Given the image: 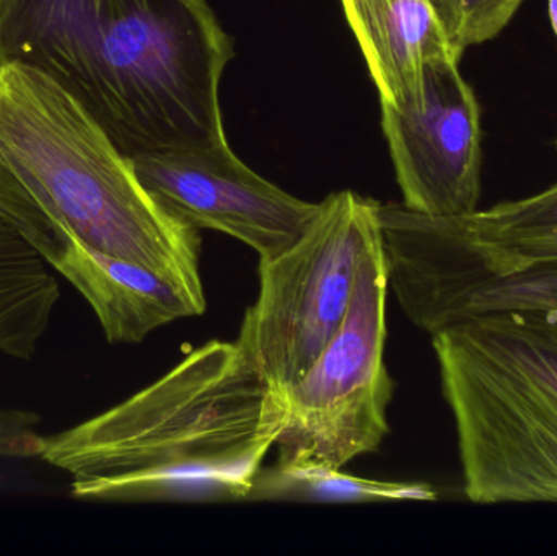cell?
I'll list each match as a JSON object with an SVG mask.
<instances>
[{
  "instance_id": "cell-9",
  "label": "cell",
  "mask_w": 557,
  "mask_h": 556,
  "mask_svg": "<svg viewBox=\"0 0 557 556\" xmlns=\"http://www.w3.org/2000/svg\"><path fill=\"white\" fill-rule=\"evenodd\" d=\"M51 267L84 296L110 343H140L160 326L206 310L201 291L101 254L75 235L65 234Z\"/></svg>"
},
{
  "instance_id": "cell-12",
  "label": "cell",
  "mask_w": 557,
  "mask_h": 556,
  "mask_svg": "<svg viewBox=\"0 0 557 556\" xmlns=\"http://www.w3.org/2000/svg\"><path fill=\"white\" fill-rule=\"evenodd\" d=\"M425 219L438 237L491 270L557 261V183L487 211Z\"/></svg>"
},
{
  "instance_id": "cell-6",
  "label": "cell",
  "mask_w": 557,
  "mask_h": 556,
  "mask_svg": "<svg viewBox=\"0 0 557 556\" xmlns=\"http://www.w3.org/2000/svg\"><path fill=\"white\" fill-rule=\"evenodd\" d=\"M457 428L465 495L473 503H557V415L432 335Z\"/></svg>"
},
{
  "instance_id": "cell-16",
  "label": "cell",
  "mask_w": 557,
  "mask_h": 556,
  "mask_svg": "<svg viewBox=\"0 0 557 556\" xmlns=\"http://www.w3.org/2000/svg\"><path fill=\"white\" fill-rule=\"evenodd\" d=\"M549 20H552L553 32L557 38V0H549L548 3Z\"/></svg>"
},
{
  "instance_id": "cell-3",
  "label": "cell",
  "mask_w": 557,
  "mask_h": 556,
  "mask_svg": "<svg viewBox=\"0 0 557 556\" xmlns=\"http://www.w3.org/2000/svg\"><path fill=\"white\" fill-rule=\"evenodd\" d=\"M0 169L62 234L205 293L198 228L152 198L67 91L22 64H0Z\"/></svg>"
},
{
  "instance_id": "cell-5",
  "label": "cell",
  "mask_w": 557,
  "mask_h": 556,
  "mask_svg": "<svg viewBox=\"0 0 557 556\" xmlns=\"http://www.w3.org/2000/svg\"><path fill=\"white\" fill-rule=\"evenodd\" d=\"M386 291L379 240L360 264L343 326L304 378L282 394L278 464L343 470L356 457L376 453L388 436L386 410L395 382L385 365Z\"/></svg>"
},
{
  "instance_id": "cell-2",
  "label": "cell",
  "mask_w": 557,
  "mask_h": 556,
  "mask_svg": "<svg viewBox=\"0 0 557 556\" xmlns=\"http://www.w3.org/2000/svg\"><path fill=\"white\" fill-rule=\"evenodd\" d=\"M285 423L284 395L237 342H209L116 407L39 437L85 502H245Z\"/></svg>"
},
{
  "instance_id": "cell-7",
  "label": "cell",
  "mask_w": 557,
  "mask_h": 556,
  "mask_svg": "<svg viewBox=\"0 0 557 556\" xmlns=\"http://www.w3.org/2000/svg\"><path fill=\"white\" fill-rule=\"evenodd\" d=\"M140 183L166 212L222 232L270 260L310 227L320 202L301 201L245 165L228 143L133 157Z\"/></svg>"
},
{
  "instance_id": "cell-11",
  "label": "cell",
  "mask_w": 557,
  "mask_h": 556,
  "mask_svg": "<svg viewBox=\"0 0 557 556\" xmlns=\"http://www.w3.org/2000/svg\"><path fill=\"white\" fill-rule=\"evenodd\" d=\"M438 333L557 415V310L490 313Z\"/></svg>"
},
{
  "instance_id": "cell-13",
  "label": "cell",
  "mask_w": 557,
  "mask_h": 556,
  "mask_svg": "<svg viewBox=\"0 0 557 556\" xmlns=\"http://www.w3.org/2000/svg\"><path fill=\"white\" fill-rule=\"evenodd\" d=\"M437 492L424 483L380 482L343 470L305 464H276L255 477L248 502L389 503L434 502Z\"/></svg>"
},
{
  "instance_id": "cell-10",
  "label": "cell",
  "mask_w": 557,
  "mask_h": 556,
  "mask_svg": "<svg viewBox=\"0 0 557 556\" xmlns=\"http://www.w3.org/2000/svg\"><path fill=\"white\" fill-rule=\"evenodd\" d=\"M362 49L380 101L412 103L424 69L437 58L458 59L431 0H341Z\"/></svg>"
},
{
  "instance_id": "cell-15",
  "label": "cell",
  "mask_w": 557,
  "mask_h": 556,
  "mask_svg": "<svg viewBox=\"0 0 557 556\" xmlns=\"http://www.w3.org/2000/svg\"><path fill=\"white\" fill-rule=\"evenodd\" d=\"M0 218L16 228L51 267L65 244V235L36 205L35 199L5 170L0 169Z\"/></svg>"
},
{
  "instance_id": "cell-1",
  "label": "cell",
  "mask_w": 557,
  "mask_h": 556,
  "mask_svg": "<svg viewBox=\"0 0 557 556\" xmlns=\"http://www.w3.org/2000/svg\"><path fill=\"white\" fill-rule=\"evenodd\" d=\"M232 58L206 0H0V64L51 78L131 159L228 143Z\"/></svg>"
},
{
  "instance_id": "cell-14",
  "label": "cell",
  "mask_w": 557,
  "mask_h": 556,
  "mask_svg": "<svg viewBox=\"0 0 557 556\" xmlns=\"http://www.w3.org/2000/svg\"><path fill=\"white\" fill-rule=\"evenodd\" d=\"M455 54L499 35L523 0H431Z\"/></svg>"
},
{
  "instance_id": "cell-4",
  "label": "cell",
  "mask_w": 557,
  "mask_h": 556,
  "mask_svg": "<svg viewBox=\"0 0 557 556\" xmlns=\"http://www.w3.org/2000/svg\"><path fill=\"white\" fill-rule=\"evenodd\" d=\"M380 202L339 191L292 247L260 260V296L245 313L237 343L284 394L343 326L357 274L380 240Z\"/></svg>"
},
{
  "instance_id": "cell-8",
  "label": "cell",
  "mask_w": 557,
  "mask_h": 556,
  "mask_svg": "<svg viewBox=\"0 0 557 556\" xmlns=\"http://www.w3.org/2000/svg\"><path fill=\"white\" fill-rule=\"evenodd\" d=\"M382 127L406 208L437 218L478 211L480 104L458 59L429 62L421 97L412 103L382 101Z\"/></svg>"
}]
</instances>
